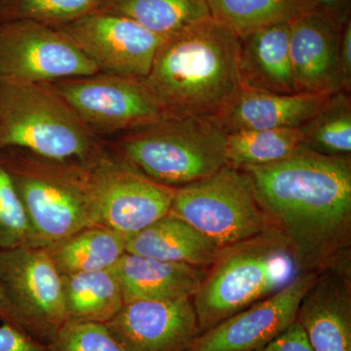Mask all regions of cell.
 Segmentation results:
<instances>
[{
  "label": "cell",
  "instance_id": "7402d4cb",
  "mask_svg": "<svg viewBox=\"0 0 351 351\" xmlns=\"http://www.w3.org/2000/svg\"><path fill=\"white\" fill-rule=\"evenodd\" d=\"M62 276L68 321L106 324L125 304L112 269Z\"/></svg>",
  "mask_w": 351,
  "mask_h": 351
},
{
  "label": "cell",
  "instance_id": "83f0119b",
  "mask_svg": "<svg viewBox=\"0 0 351 351\" xmlns=\"http://www.w3.org/2000/svg\"><path fill=\"white\" fill-rule=\"evenodd\" d=\"M32 245L22 201L8 171L0 162V250Z\"/></svg>",
  "mask_w": 351,
  "mask_h": 351
},
{
  "label": "cell",
  "instance_id": "d4e9b609",
  "mask_svg": "<svg viewBox=\"0 0 351 351\" xmlns=\"http://www.w3.org/2000/svg\"><path fill=\"white\" fill-rule=\"evenodd\" d=\"M302 140L301 127L232 132L226 134V162L239 169L278 162L297 151Z\"/></svg>",
  "mask_w": 351,
  "mask_h": 351
},
{
  "label": "cell",
  "instance_id": "6da1fadb",
  "mask_svg": "<svg viewBox=\"0 0 351 351\" xmlns=\"http://www.w3.org/2000/svg\"><path fill=\"white\" fill-rule=\"evenodd\" d=\"M242 170L299 272H320L350 257V156H324L301 145L278 162Z\"/></svg>",
  "mask_w": 351,
  "mask_h": 351
},
{
  "label": "cell",
  "instance_id": "ffe728a7",
  "mask_svg": "<svg viewBox=\"0 0 351 351\" xmlns=\"http://www.w3.org/2000/svg\"><path fill=\"white\" fill-rule=\"evenodd\" d=\"M221 251L214 241L171 213L126 239L127 253L204 269L216 262Z\"/></svg>",
  "mask_w": 351,
  "mask_h": 351
},
{
  "label": "cell",
  "instance_id": "2e32d148",
  "mask_svg": "<svg viewBox=\"0 0 351 351\" xmlns=\"http://www.w3.org/2000/svg\"><path fill=\"white\" fill-rule=\"evenodd\" d=\"M295 321L313 351H351L350 257L318 272Z\"/></svg>",
  "mask_w": 351,
  "mask_h": 351
},
{
  "label": "cell",
  "instance_id": "d6a6232c",
  "mask_svg": "<svg viewBox=\"0 0 351 351\" xmlns=\"http://www.w3.org/2000/svg\"><path fill=\"white\" fill-rule=\"evenodd\" d=\"M341 1V0H314L317 8L323 11V12L327 13L328 15L331 16V17L332 11L334 10V9L338 8Z\"/></svg>",
  "mask_w": 351,
  "mask_h": 351
},
{
  "label": "cell",
  "instance_id": "f1b7e54d",
  "mask_svg": "<svg viewBox=\"0 0 351 351\" xmlns=\"http://www.w3.org/2000/svg\"><path fill=\"white\" fill-rule=\"evenodd\" d=\"M47 351H125L101 323L68 321L45 343Z\"/></svg>",
  "mask_w": 351,
  "mask_h": 351
},
{
  "label": "cell",
  "instance_id": "52a82bcc",
  "mask_svg": "<svg viewBox=\"0 0 351 351\" xmlns=\"http://www.w3.org/2000/svg\"><path fill=\"white\" fill-rule=\"evenodd\" d=\"M169 213L221 249L270 230L250 177L228 164L206 179L176 189Z\"/></svg>",
  "mask_w": 351,
  "mask_h": 351
},
{
  "label": "cell",
  "instance_id": "8fae6325",
  "mask_svg": "<svg viewBox=\"0 0 351 351\" xmlns=\"http://www.w3.org/2000/svg\"><path fill=\"white\" fill-rule=\"evenodd\" d=\"M100 73L73 41L50 25L27 20L0 22V78L49 83Z\"/></svg>",
  "mask_w": 351,
  "mask_h": 351
},
{
  "label": "cell",
  "instance_id": "9c48e42d",
  "mask_svg": "<svg viewBox=\"0 0 351 351\" xmlns=\"http://www.w3.org/2000/svg\"><path fill=\"white\" fill-rule=\"evenodd\" d=\"M47 85L104 141L166 117L142 78L98 73Z\"/></svg>",
  "mask_w": 351,
  "mask_h": 351
},
{
  "label": "cell",
  "instance_id": "ac0fdd59",
  "mask_svg": "<svg viewBox=\"0 0 351 351\" xmlns=\"http://www.w3.org/2000/svg\"><path fill=\"white\" fill-rule=\"evenodd\" d=\"M112 269L119 278L126 304L145 300L193 299L208 269L126 252Z\"/></svg>",
  "mask_w": 351,
  "mask_h": 351
},
{
  "label": "cell",
  "instance_id": "5b68a950",
  "mask_svg": "<svg viewBox=\"0 0 351 351\" xmlns=\"http://www.w3.org/2000/svg\"><path fill=\"white\" fill-rule=\"evenodd\" d=\"M106 147L49 85L0 78V152L83 161Z\"/></svg>",
  "mask_w": 351,
  "mask_h": 351
},
{
  "label": "cell",
  "instance_id": "603a6c76",
  "mask_svg": "<svg viewBox=\"0 0 351 351\" xmlns=\"http://www.w3.org/2000/svg\"><path fill=\"white\" fill-rule=\"evenodd\" d=\"M210 16L239 38L265 27L291 23L317 8L314 0H206Z\"/></svg>",
  "mask_w": 351,
  "mask_h": 351
},
{
  "label": "cell",
  "instance_id": "8992f818",
  "mask_svg": "<svg viewBox=\"0 0 351 351\" xmlns=\"http://www.w3.org/2000/svg\"><path fill=\"white\" fill-rule=\"evenodd\" d=\"M299 270L276 230L221 249L193 298L200 332L287 285Z\"/></svg>",
  "mask_w": 351,
  "mask_h": 351
},
{
  "label": "cell",
  "instance_id": "ba28073f",
  "mask_svg": "<svg viewBox=\"0 0 351 351\" xmlns=\"http://www.w3.org/2000/svg\"><path fill=\"white\" fill-rule=\"evenodd\" d=\"M0 290L14 324L44 343L68 322L63 276L44 247L0 250Z\"/></svg>",
  "mask_w": 351,
  "mask_h": 351
},
{
  "label": "cell",
  "instance_id": "d6986e66",
  "mask_svg": "<svg viewBox=\"0 0 351 351\" xmlns=\"http://www.w3.org/2000/svg\"><path fill=\"white\" fill-rule=\"evenodd\" d=\"M240 39V86L254 91L295 94L290 58V23L271 25Z\"/></svg>",
  "mask_w": 351,
  "mask_h": 351
},
{
  "label": "cell",
  "instance_id": "3957f363",
  "mask_svg": "<svg viewBox=\"0 0 351 351\" xmlns=\"http://www.w3.org/2000/svg\"><path fill=\"white\" fill-rule=\"evenodd\" d=\"M93 158L56 161L15 149L0 152V162L12 178L22 201L32 245L46 248L99 226L90 172Z\"/></svg>",
  "mask_w": 351,
  "mask_h": 351
},
{
  "label": "cell",
  "instance_id": "e0dca14e",
  "mask_svg": "<svg viewBox=\"0 0 351 351\" xmlns=\"http://www.w3.org/2000/svg\"><path fill=\"white\" fill-rule=\"evenodd\" d=\"M332 95L276 94L240 87L218 117L226 131L298 128L320 112Z\"/></svg>",
  "mask_w": 351,
  "mask_h": 351
},
{
  "label": "cell",
  "instance_id": "1f68e13d",
  "mask_svg": "<svg viewBox=\"0 0 351 351\" xmlns=\"http://www.w3.org/2000/svg\"><path fill=\"white\" fill-rule=\"evenodd\" d=\"M339 61L346 91L350 92L351 86V24L348 22L341 32L339 44Z\"/></svg>",
  "mask_w": 351,
  "mask_h": 351
},
{
  "label": "cell",
  "instance_id": "f546056e",
  "mask_svg": "<svg viewBox=\"0 0 351 351\" xmlns=\"http://www.w3.org/2000/svg\"><path fill=\"white\" fill-rule=\"evenodd\" d=\"M0 351H47L45 343L12 323L0 324Z\"/></svg>",
  "mask_w": 351,
  "mask_h": 351
},
{
  "label": "cell",
  "instance_id": "4dcf8cb0",
  "mask_svg": "<svg viewBox=\"0 0 351 351\" xmlns=\"http://www.w3.org/2000/svg\"><path fill=\"white\" fill-rule=\"evenodd\" d=\"M256 351H313L304 330L295 321L294 324L262 348Z\"/></svg>",
  "mask_w": 351,
  "mask_h": 351
},
{
  "label": "cell",
  "instance_id": "4fadbf2b",
  "mask_svg": "<svg viewBox=\"0 0 351 351\" xmlns=\"http://www.w3.org/2000/svg\"><path fill=\"white\" fill-rule=\"evenodd\" d=\"M318 272H299L280 290L200 332L186 351H256L297 319L304 293Z\"/></svg>",
  "mask_w": 351,
  "mask_h": 351
},
{
  "label": "cell",
  "instance_id": "9a60e30c",
  "mask_svg": "<svg viewBox=\"0 0 351 351\" xmlns=\"http://www.w3.org/2000/svg\"><path fill=\"white\" fill-rule=\"evenodd\" d=\"M341 36L337 21L318 8L290 23L289 47L297 93H350L339 61Z\"/></svg>",
  "mask_w": 351,
  "mask_h": 351
},
{
  "label": "cell",
  "instance_id": "484cf974",
  "mask_svg": "<svg viewBox=\"0 0 351 351\" xmlns=\"http://www.w3.org/2000/svg\"><path fill=\"white\" fill-rule=\"evenodd\" d=\"M302 145L324 156H350L351 101L350 93L332 95L320 112L301 126Z\"/></svg>",
  "mask_w": 351,
  "mask_h": 351
},
{
  "label": "cell",
  "instance_id": "7c38bea8",
  "mask_svg": "<svg viewBox=\"0 0 351 351\" xmlns=\"http://www.w3.org/2000/svg\"><path fill=\"white\" fill-rule=\"evenodd\" d=\"M53 27L73 41L100 73L142 80L165 38L129 18L99 9Z\"/></svg>",
  "mask_w": 351,
  "mask_h": 351
},
{
  "label": "cell",
  "instance_id": "7a4b0ae2",
  "mask_svg": "<svg viewBox=\"0 0 351 351\" xmlns=\"http://www.w3.org/2000/svg\"><path fill=\"white\" fill-rule=\"evenodd\" d=\"M240 39L211 17L166 36L145 84L168 117H218L240 89Z\"/></svg>",
  "mask_w": 351,
  "mask_h": 351
},
{
  "label": "cell",
  "instance_id": "30bf717a",
  "mask_svg": "<svg viewBox=\"0 0 351 351\" xmlns=\"http://www.w3.org/2000/svg\"><path fill=\"white\" fill-rule=\"evenodd\" d=\"M90 172L99 226L127 237L169 213L176 189L149 179L108 147L92 159Z\"/></svg>",
  "mask_w": 351,
  "mask_h": 351
},
{
  "label": "cell",
  "instance_id": "44dd1931",
  "mask_svg": "<svg viewBox=\"0 0 351 351\" xmlns=\"http://www.w3.org/2000/svg\"><path fill=\"white\" fill-rule=\"evenodd\" d=\"M125 235L101 226H90L46 247L62 276L114 267L126 253Z\"/></svg>",
  "mask_w": 351,
  "mask_h": 351
},
{
  "label": "cell",
  "instance_id": "5bb4252c",
  "mask_svg": "<svg viewBox=\"0 0 351 351\" xmlns=\"http://www.w3.org/2000/svg\"><path fill=\"white\" fill-rule=\"evenodd\" d=\"M106 326L125 351H186L200 334L189 298L126 302Z\"/></svg>",
  "mask_w": 351,
  "mask_h": 351
},
{
  "label": "cell",
  "instance_id": "cb8c5ba5",
  "mask_svg": "<svg viewBox=\"0 0 351 351\" xmlns=\"http://www.w3.org/2000/svg\"><path fill=\"white\" fill-rule=\"evenodd\" d=\"M98 9L135 21L162 38L211 17L206 0H100Z\"/></svg>",
  "mask_w": 351,
  "mask_h": 351
},
{
  "label": "cell",
  "instance_id": "277c9868",
  "mask_svg": "<svg viewBox=\"0 0 351 351\" xmlns=\"http://www.w3.org/2000/svg\"><path fill=\"white\" fill-rule=\"evenodd\" d=\"M226 134L218 117L166 115L105 143L149 179L178 189L206 179L228 164Z\"/></svg>",
  "mask_w": 351,
  "mask_h": 351
},
{
  "label": "cell",
  "instance_id": "4316f807",
  "mask_svg": "<svg viewBox=\"0 0 351 351\" xmlns=\"http://www.w3.org/2000/svg\"><path fill=\"white\" fill-rule=\"evenodd\" d=\"M100 0H0V22L27 20L58 27L98 9Z\"/></svg>",
  "mask_w": 351,
  "mask_h": 351
},
{
  "label": "cell",
  "instance_id": "836d02e7",
  "mask_svg": "<svg viewBox=\"0 0 351 351\" xmlns=\"http://www.w3.org/2000/svg\"><path fill=\"white\" fill-rule=\"evenodd\" d=\"M0 320H1V322H9L14 324L8 304H7L5 299H4L1 290H0Z\"/></svg>",
  "mask_w": 351,
  "mask_h": 351
}]
</instances>
